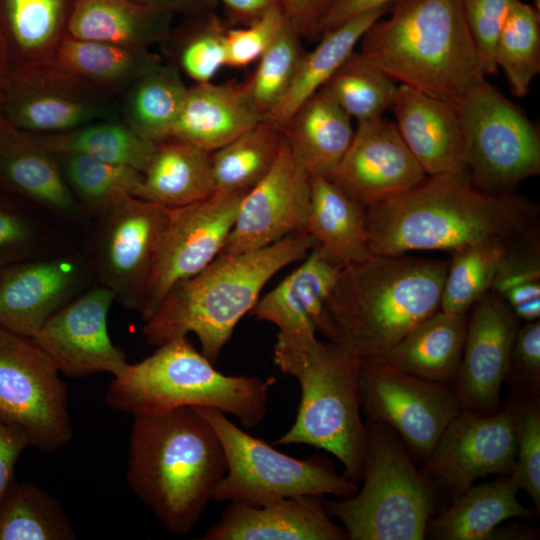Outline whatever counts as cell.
<instances>
[{"instance_id": "cell-1", "label": "cell", "mask_w": 540, "mask_h": 540, "mask_svg": "<svg viewBox=\"0 0 540 540\" xmlns=\"http://www.w3.org/2000/svg\"><path fill=\"white\" fill-rule=\"evenodd\" d=\"M537 208L512 192L478 188L467 172L426 176L410 190L366 208L371 255L455 252L538 231Z\"/></svg>"}, {"instance_id": "cell-2", "label": "cell", "mask_w": 540, "mask_h": 540, "mask_svg": "<svg viewBox=\"0 0 540 540\" xmlns=\"http://www.w3.org/2000/svg\"><path fill=\"white\" fill-rule=\"evenodd\" d=\"M133 416L128 483L168 531L185 535L226 473L223 445L194 407Z\"/></svg>"}, {"instance_id": "cell-3", "label": "cell", "mask_w": 540, "mask_h": 540, "mask_svg": "<svg viewBox=\"0 0 540 540\" xmlns=\"http://www.w3.org/2000/svg\"><path fill=\"white\" fill-rule=\"evenodd\" d=\"M316 246L307 232L267 247L220 254L199 273L176 282L142 328L160 346L194 333L201 353L213 364L240 319L251 312L265 284L282 268L303 260Z\"/></svg>"}, {"instance_id": "cell-4", "label": "cell", "mask_w": 540, "mask_h": 540, "mask_svg": "<svg viewBox=\"0 0 540 540\" xmlns=\"http://www.w3.org/2000/svg\"><path fill=\"white\" fill-rule=\"evenodd\" d=\"M448 262L372 255L342 268L327 299L340 344L358 359L380 358L440 309Z\"/></svg>"}, {"instance_id": "cell-5", "label": "cell", "mask_w": 540, "mask_h": 540, "mask_svg": "<svg viewBox=\"0 0 540 540\" xmlns=\"http://www.w3.org/2000/svg\"><path fill=\"white\" fill-rule=\"evenodd\" d=\"M389 12L358 52L399 85L456 105L486 77L459 0H400Z\"/></svg>"}, {"instance_id": "cell-6", "label": "cell", "mask_w": 540, "mask_h": 540, "mask_svg": "<svg viewBox=\"0 0 540 540\" xmlns=\"http://www.w3.org/2000/svg\"><path fill=\"white\" fill-rule=\"evenodd\" d=\"M274 362L297 379L301 399L291 428L275 445L307 444L339 459L345 476L362 480L366 427L359 397L360 359L343 345L316 334L278 332Z\"/></svg>"}, {"instance_id": "cell-7", "label": "cell", "mask_w": 540, "mask_h": 540, "mask_svg": "<svg viewBox=\"0 0 540 540\" xmlns=\"http://www.w3.org/2000/svg\"><path fill=\"white\" fill-rule=\"evenodd\" d=\"M273 377L225 375L189 339L158 346L149 357L128 364L111 381L107 405L133 415L178 407H210L236 417L246 428L267 412Z\"/></svg>"}, {"instance_id": "cell-8", "label": "cell", "mask_w": 540, "mask_h": 540, "mask_svg": "<svg viewBox=\"0 0 540 540\" xmlns=\"http://www.w3.org/2000/svg\"><path fill=\"white\" fill-rule=\"evenodd\" d=\"M363 486L351 497L326 500L349 540H423L435 506L433 481L412 462L405 444L386 424L369 419Z\"/></svg>"}, {"instance_id": "cell-9", "label": "cell", "mask_w": 540, "mask_h": 540, "mask_svg": "<svg viewBox=\"0 0 540 540\" xmlns=\"http://www.w3.org/2000/svg\"><path fill=\"white\" fill-rule=\"evenodd\" d=\"M194 408L215 429L227 460L226 473L215 485L211 500L263 505L299 495L328 494L343 499L357 493L355 482L338 476L324 461L293 458L244 432L224 412Z\"/></svg>"}, {"instance_id": "cell-10", "label": "cell", "mask_w": 540, "mask_h": 540, "mask_svg": "<svg viewBox=\"0 0 540 540\" xmlns=\"http://www.w3.org/2000/svg\"><path fill=\"white\" fill-rule=\"evenodd\" d=\"M468 175L480 189L512 192L540 173V135L514 102L486 80L456 104Z\"/></svg>"}, {"instance_id": "cell-11", "label": "cell", "mask_w": 540, "mask_h": 540, "mask_svg": "<svg viewBox=\"0 0 540 540\" xmlns=\"http://www.w3.org/2000/svg\"><path fill=\"white\" fill-rule=\"evenodd\" d=\"M0 421L45 453L72 437L68 392L58 367L31 338L1 326Z\"/></svg>"}, {"instance_id": "cell-12", "label": "cell", "mask_w": 540, "mask_h": 540, "mask_svg": "<svg viewBox=\"0 0 540 540\" xmlns=\"http://www.w3.org/2000/svg\"><path fill=\"white\" fill-rule=\"evenodd\" d=\"M170 208L128 195L94 217L84 247L95 284L142 313Z\"/></svg>"}, {"instance_id": "cell-13", "label": "cell", "mask_w": 540, "mask_h": 540, "mask_svg": "<svg viewBox=\"0 0 540 540\" xmlns=\"http://www.w3.org/2000/svg\"><path fill=\"white\" fill-rule=\"evenodd\" d=\"M0 112L14 127L36 135L121 119L115 97L99 91L54 60L10 63L0 81Z\"/></svg>"}, {"instance_id": "cell-14", "label": "cell", "mask_w": 540, "mask_h": 540, "mask_svg": "<svg viewBox=\"0 0 540 540\" xmlns=\"http://www.w3.org/2000/svg\"><path fill=\"white\" fill-rule=\"evenodd\" d=\"M359 397L369 419L389 426L426 460L461 405L451 386L426 380L382 359H360Z\"/></svg>"}, {"instance_id": "cell-15", "label": "cell", "mask_w": 540, "mask_h": 540, "mask_svg": "<svg viewBox=\"0 0 540 540\" xmlns=\"http://www.w3.org/2000/svg\"><path fill=\"white\" fill-rule=\"evenodd\" d=\"M247 191H216L211 196L170 208L141 315L146 321L168 290L216 259L234 226Z\"/></svg>"}, {"instance_id": "cell-16", "label": "cell", "mask_w": 540, "mask_h": 540, "mask_svg": "<svg viewBox=\"0 0 540 540\" xmlns=\"http://www.w3.org/2000/svg\"><path fill=\"white\" fill-rule=\"evenodd\" d=\"M516 450L512 400L487 414L461 409L442 432L422 472L440 482L455 499L478 477L509 475Z\"/></svg>"}, {"instance_id": "cell-17", "label": "cell", "mask_w": 540, "mask_h": 540, "mask_svg": "<svg viewBox=\"0 0 540 540\" xmlns=\"http://www.w3.org/2000/svg\"><path fill=\"white\" fill-rule=\"evenodd\" d=\"M95 284L85 248L0 269V326L33 338L61 308Z\"/></svg>"}, {"instance_id": "cell-18", "label": "cell", "mask_w": 540, "mask_h": 540, "mask_svg": "<svg viewBox=\"0 0 540 540\" xmlns=\"http://www.w3.org/2000/svg\"><path fill=\"white\" fill-rule=\"evenodd\" d=\"M311 176L294 158L285 138L270 171L243 196L221 254L267 247L306 232Z\"/></svg>"}, {"instance_id": "cell-19", "label": "cell", "mask_w": 540, "mask_h": 540, "mask_svg": "<svg viewBox=\"0 0 540 540\" xmlns=\"http://www.w3.org/2000/svg\"><path fill=\"white\" fill-rule=\"evenodd\" d=\"M114 300L109 289L95 284L49 318L31 339L68 377L100 372L119 376L129 363L108 333L107 318Z\"/></svg>"}, {"instance_id": "cell-20", "label": "cell", "mask_w": 540, "mask_h": 540, "mask_svg": "<svg viewBox=\"0 0 540 540\" xmlns=\"http://www.w3.org/2000/svg\"><path fill=\"white\" fill-rule=\"evenodd\" d=\"M520 320L504 299L489 291L467 313L462 357L452 389L461 408L495 412Z\"/></svg>"}, {"instance_id": "cell-21", "label": "cell", "mask_w": 540, "mask_h": 540, "mask_svg": "<svg viewBox=\"0 0 540 540\" xmlns=\"http://www.w3.org/2000/svg\"><path fill=\"white\" fill-rule=\"evenodd\" d=\"M426 173L383 116L357 122L353 140L331 179L364 208L404 193Z\"/></svg>"}, {"instance_id": "cell-22", "label": "cell", "mask_w": 540, "mask_h": 540, "mask_svg": "<svg viewBox=\"0 0 540 540\" xmlns=\"http://www.w3.org/2000/svg\"><path fill=\"white\" fill-rule=\"evenodd\" d=\"M0 189L27 202L61 229L89 221L70 191L55 153L36 134L14 127L4 117L0 119Z\"/></svg>"}, {"instance_id": "cell-23", "label": "cell", "mask_w": 540, "mask_h": 540, "mask_svg": "<svg viewBox=\"0 0 540 540\" xmlns=\"http://www.w3.org/2000/svg\"><path fill=\"white\" fill-rule=\"evenodd\" d=\"M342 268L316 245L299 267L257 301L251 314L274 324L280 333L319 332L327 341L340 344L327 299Z\"/></svg>"}, {"instance_id": "cell-24", "label": "cell", "mask_w": 540, "mask_h": 540, "mask_svg": "<svg viewBox=\"0 0 540 540\" xmlns=\"http://www.w3.org/2000/svg\"><path fill=\"white\" fill-rule=\"evenodd\" d=\"M323 495H299L263 505L230 501L204 540H346Z\"/></svg>"}, {"instance_id": "cell-25", "label": "cell", "mask_w": 540, "mask_h": 540, "mask_svg": "<svg viewBox=\"0 0 540 540\" xmlns=\"http://www.w3.org/2000/svg\"><path fill=\"white\" fill-rule=\"evenodd\" d=\"M391 108L403 141L427 176L468 173L455 104L398 85Z\"/></svg>"}, {"instance_id": "cell-26", "label": "cell", "mask_w": 540, "mask_h": 540, "mask_svg": "<svg viewBox=\"0 0 540 540\" xmlns=\"http://www.w3.org/2000/svg\"><path fill=\"white\" fill-rule=\"evenodd\" d=\"M264 115L256 108L246 83H199L188 87L169 139L209 152L256 126Z\"/></svg>"}, {"instance_id": "cell-27", "label": "cell", "mask_w": 540, "mask_h": 540, "mask_svg": "<svg viewBox=\"0 0 540 540\" xmlns=\"http://www.w3.org/2000/svg\"><path fill=\"white\" fill-rule=\"evenodd\" d=\"M294 158L311 175L331 178L355 133L352 118L322 89L282 127Z\"/></svg>"}, {"instance_id": "cell-28", "label": "cell", "mask_w": 540, "mask_h": 540, "mask_svg": "<svg viewBox=\"0 0 540 540\" xmlns=\"http://www.w3.org/2000/svg\"><path fill=\"white\" fill-rule=\"evenodd\" d=\"M174 14L133 0H77L68 35L149 48L169 39Z\"/></svg>"}, {"instance_id": "cell-29", "label": "cell", "mask_w": 540, "mask_h": 540, "mask_svg": "<svg viewBox=\"0 0 540 540\" xmlns=\"http://www.w3.org/2000/svg\"><path fill=\"white\" fill-rule=\"evenodd\" d=\"M306 232L325 254L343 267L372 256L366 208L331 178L311 175Z\"/></svg>"}, {"instance_id": "cell-30", "label": "cell", "mask_w": 540, "mask_h": 540, "mask_svg": "<svg viewBox=\"0 0 540 540\" xmlns=\"http://www.w3.org/2000/svg\"><path fill=\"white\" fill-rule=\"evenodd\" d=\"M215 192L211 152L166 139L156 143L135 196L175 208L203 200Z\"/></svg>"}, {"instance_id": "cell-31", "label": "cell", "mask_w": 540, "mask_h": 540, "mask_svg": "<svg viewBox=\"0 0 540 540\" xmlns=\"http://www.w3.org/2000/svg\"><path fill=\"white\" fill-rule=\"evenodd\" d=\"M466 329L467 313L454 314L439 309L377 359L420 378L452 387L462 357Z\"/></svg>"}, {"instance_id": "cell-32", "label": "cell", "mask_w": 540, "mask_h": 540, "mask_svg": "<svg viewBox=\"0 0 540 540\" xmlns=\"http://www.w3.org/2000/svg\"><path fill=\"white\" fill-rule=\"evenodd\" d=\"M519 487L511 474L470 486L440 515L429 520L426 536L437 540H486L507 519L531 518L536 510L517 499ZM538 514V513H537Z\"/></svg>"}, {"instance_id": "cell-33", "label": "cell", "mask_w": 540, "mask_h": 540, "mask_svg": "<svg viewBox=\"0 0 540 540\" xmlns=\"http://www.w3.org/2000/svg\"><path fill=\"white\" fill-rule=\"evenodd\" d=\"M77 0H0V32L10 63L54 60Z\"/></svg>"}, {"instance_id": "cell-34", "label": "cell", "mask_w": 540, "mask_h": 540, "mask_svg": "<svg viewBox=\"0 0 540 540\" xmlns=\"http://www.w3.org/2000/svg\"><path fill=\"white\" fill-rule=\"evenodd\" d=\"M390 7L364 12L323 33L317 46L304 53L282 100L264 118L282 128L298 108L324 86L355 51L366 30L387 14Z\"/></svg>"}, {"instance_id": "cell-35", "label": "cell", "mask_w": 540, "mask_h": 540, "mask_svg": "<svg viewBox=\"0 0 540 540\" xmlns=\"http://www.w3.org/2000/svg\"><path fill=\"white\" fill-rule=\"evenodd\" d=\"M54 61L99 91L121 96L135 81L162 63L149 48L67 36Z\"/></svg>"}, {"instance_id": "cell-36", "label": "cell", "mask_w": 540, "mask_h": 540, "mask_svg": "<svg viewBox=\"0 0 540 540\" xmlns=\"http://www.w3.org/2000/svg\"><path fill=\"white\" fill-rule=\"evenodd\" d=\"M187 90L178 68L161 63L120 96V118L149 141L158 143L169 139Z\"/></svg>"}, {"instance_id": "cell-37", "label": "cell", "mask_w": 540, "mask_h": 540, "mask_svg": "<svg viewBox=\"0 0 540 540\" xmlns=\"http://www.w3.org/2000/svg\"><path fill=\"white\" fill-rule=\"evenodd\" d=\"M284 135L277 124L263 119L211 152L216 191H248L273 167Z\"/></svg>"}, {"instance_id": "cell-38", "label": "cell", "mask_w": 540, "mask_h": 540, "mask_svg": "<svg viewBox=\"0 0 540 540\" xmlns=\"http://www.w3.org/2000/svg\"><path fill=\"white\" fill-rule=\"evenodd\" d=\"M60 502L40 487L15 479L0 498V540H74Z\"/></svg>"}, {"instance_id": "cell-39", "label": "cell", "mask_w": 540, "mask_h": 540, "mask_svg": "<svg viewBox=\"0 0 540 540\" xmlns=\"http://www.w3.org/2000/svg\"><path fill=\"white\" fill-rule=\"evenodd\" d=\"M55 153L77 152L97 160L143 172L156 143L132 130L121 119L96 121L51 135H37Z\"/></svg>"}, {"instance_id": "cell-40", "label": "cell", "mask_w": 540, "mask_h": 540, "mask_svg": "<svg viewBox=\"0 0 540 540\" xmlns=\"http://www.w3.org/2000/svg\"><path fill=\"white\" fill-rule=\"evenodd\" d=\"M55 153V152H54ZM66 183L88 220L125 196H135L142 172L77 152L55 153Z\"/></svg>"}, {"instance_id": "cell-41", "label": "cell", "mask_w": 540, "mask_h": 540, "mask_svg": "<svg viewBox=\"0 0 540 540\" xmlns=\"http://www.w3.org/2000/svg\"><path fill=\"white\" fill-rule=\"evenodd\" d=\"M515 241H486L450 253L440 310L468 313L481 297L491 291L497 271Z\"/></svg>"}, {"instance_id": "cell-42", "label": "cell", "mask_w": 540, "mask_h": 540, "mask_svg": "<svg viewBox=\"0 0 540 540\" xmlns=\"http://www.w3.org/2000/svg\"><path fill=\"white\" fill-rule=\"evenodd\" d=\"M398 85L354 51L321 88L351 118L366 121L391 108Z\"/></svg>"}, {"instance_id": "cell-43", "label": "cell", "mask_w": 540, "mask_h": 540, "mask_svg": "<svg viewBox=\"0 0 540 540\" xmlns=\"http://www.w3.org/2000/svg\"><path fill=\"white\" fill-rule=\"evenodd\" d=\"M497 69L505 73L511 93L526 96L540 73V14L519 0L502 27L495 46Z\"/></svg>"}, {"instance_id": "cell-44", "label": "cell", "mask_w": 540, "mask_h": 540, "mask_svg": "<svg viewBox=\"0 0 540 540\" xmlns=\"http://www.w3.org/2000/svg\"><path fill=\"white\" fill-rule=\"evenodd\" d=\"M77 247L65 230L36 211L0 198V269Z\"/></svg>"}, {"instance_id": "cell-45", "label": "cell", "mask_w": 540, "mask_h": 540, "mask_svg": "<svg viewBox=\"0 0 540 540\" xmlns=\"http://www.w3.org/2000/svg\"><path fill=\"white\" fill-rule=\"evenodd\" d=\"M301 40L286 19L245 82L252 102L264 117L282 100L293 81L306 52Z\"/></svg>"}, {"instance_id": "cell-46", "label": "cell", "mask_w": 540, "mask_h": 540, "mask_svg": "<svg viewBox=\"0 0 540 540\" xmlns=\"http://www.w3.org/2000/svg\"><path fill=\"white\" fill-rule=\"evenodd\" d=\"M186 18L189 21L178 32L179 69L195 84L211 82L226 66L227 29L213 12Z\"/></svg>"}, {"instance_id": "cell-47", "label": "cell", "mask_w": 540, "mask_h": 540, "mask_svg": "<svg viewBox=\"0 0 540 540\" xmlns=\"http://www.w3.org/2000/svg\"><path fill=\"white\" fill-rule=\"evenodd\" d=\"M516 459L510 473L540 511V400H514Z\"/></svg>"}, {"instance_id": "cell-48", "label": "cell", "mask_w": 540, "mask_h": 540, "mask_svg": "<svg viewBox=\"0 0 540 540\" xmlns=\"http://www.w3.org/2000/svg\"><path fill=\"white\" fill-rule=\"evenodd\" d=\"M469 31L475 43L482 73L498 71L495 46L510 10L519 0H459Z\"/></svg>"}, {"instance_id": "cell-49", "label": "cell", "mask_w": 540, "mask_h": 540, "mask_svg": "<svg viewBox=\"0 0 540 540\" xmlns=\"http://www.w3.org/2000/svg\"><path fill=\"white\" fill-rule=\"evenodd\" d=\"M505 381L514 400H539L540 320L525 322L512 347Z\"/></svg>"}, {"instance_id": "cell-50", "label": "cell", "mask_w": 540, "mask_h": 540, "mask_svg": "<svg viewBox=\"0 0 540 540\" xmlns=\"http://www.w3.org/2000/svg\"><path fill=\"white\" fill-rule=\"evenodd\" d=\"M282 8H273L245 27L225 32L226 66L241 68L257 61L285 23Z\"/></svg>"}, {"instance_id": "cell-51", "label": "cell", "mask_w": 540, "mask_h": 540, "mask_svg": "<svg viewBox=\"0 0 540 540\" xmlns=\"http://www.w3.org/2000/svg\"><path fill=\"white\" fill-rule=\"evenodd\" d=\"M283 13L301 39L318 41L321 22L333 0H280Z\"/></svg>"}, {"instance_id": "cell-52", "label": "cell", "mask_w": 540, "mask_h": 540, "mask_svg": "<svg viewBox=\"0 0 540 540\" xmlns=\"http://www.w3.org/2000/svg\"><path fill=\"white\" fill-rule=\"evenodd\" d=\"M27 446L21 433L0 421V498L15 479L16 463Z\"/></svg>"}, {"instance_id": "cell-53", "label": "cell", "mask_w": 540, "mask_h": 540, "mask_svg": "<svg viewBox=\"0 0 540 540\" xmlns=\"http://www.w3.org/2000/svg\"><path fill=\"white\" fill-rule=\"evenodd\" d=\"M400 0H333L321 22V35L364 12L391 6Z\"/></svg>"}, {"instance_id": "cell-54", "label": "cell", "mask_w": 540, "mask_h": 540, "mask_svg": "<svg viewBox=\"0 0 540 540\" xmlns=\"http://www.w3.org/2000/svg\"><path fill=\"white\" fill-rule=\"evenodd\" d=\"M138 3L167 10L185 17L213 12L216 0H133Z\"/></svg>"}, {"instance_id": "cell-55", "label": "cell", "mask_w": 540, "mask_h": 540, "mask_svg": "<svg viewBox=\"0 0 540 540\" xmlns=\"http://www.w3.org/2000/svg\"><path fill=\"white\" fill-rule=\"evenodd\" d=\"M220 1L238 20L247 23L261 17L273 8H282L280 0H216Z\"/></svg>"}, {"instance_id": "cell-56", "label": "cell", "mask_w": 540, "mask_h": 540, "mask_svg": "<svg viewBox=\"0 0 540 540\" xmlns=\"http://www.w3.org/2000/svg\"><path fill=\"white\" fill-rule=\"evenodd\" d=\"M10 65V56L5 40L0 32V81Z\"/></svg>"}, {"instance_id": "cell-57", "label": "cell", "mask_w": 540, "mask_h": 540, "mask_svg": "<svg viewBox=\"0 0 540 540\" xmlns=\"http://www.w3.org/2000/svg\"><path fill=\"white\" fill-rule=\"evenodd\" d=\"M2 117H3V116H2V114H1V112H0V119H1Z\"/></svg>"}]
</instances>
